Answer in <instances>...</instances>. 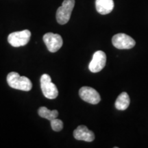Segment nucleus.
I'll use <instances>...</instances> for the list:
<instances>
[{
  "label": "nucleus",
  "mask_w": 148,
  "mask_h": 148,
  "mask_svg": "<svg viewBox=\"0 0 148 148\" xmlns=\"http://www.w3.org/2000/svg\"><path fill=\"white\" fill-rule=\"evenodd\" d=\"M7 82L11 88L23 91H29L32 89V83L25 76H20L16 72H10L6 77Z\"/></svg>",
  "instance_id": "1"
},
{
  "label": "nucleus",
  "mask_w": 148,
  "mask_h": 148,
  "mask_svg": "<svg viewBox=\"0 0 148 148\" xmlns=\"http://www.w3.org/2000/svg\"><path fill=\"white\" fill-rule=\"evenodd\" d=\"M75 5V0H64L62 5L56 11L57 22L60 25L66 24L69 21L72 10Z\"/></svg>",
  "instance_id": "2"
},
{
  "label": "nucleus",
  "mask_w": 148,
  "mask_h": 148,
  "mask_svg": "<svg viewBox=\"0 0 148 148\" xmlns=\"http://www.w3.org/2000/svg\"><path fill=\"white\" fill-rule=\"evenodd\" d=\"M40 88L44 96L49 99H56L58 95V90L55 84L51 82V77L48 74H43L40 77Z\"/></svg>",
  "instance_id": "3"
},
{
  "label": "nucleus",
  "mask_w": 148,
  "mask_h": 148,
  "mask_svg": "<svg viewBox=\"0 0 148 148\" xmlns=\"http://www.w3.org/2000/svg\"><path fill=\"white\" fill-rule=\"evenodd\" d=\"M31 37V32L28 29L14 32L8 35V41L12 47H18L27 45Z\"/></svg>",
  "instance_id": "4"
},
{
  "label": "nucleus",
  "mask_w": 148,
  "mask_h": 148,
  "mask_svg": "<svg viewBox=\"0 0 148 148\" xmlns=\"http://www.w3.org/2000/svg\"><path fill=\"white\" fill-rule=\"evenodd\" d=\"M112 42L114 47L119 49H131L136 44V42L132 37L123 33L114 35L112 38Z\"/></svg>",
  "instance_id": "5"
},
{
  "label": "nucleus",
  "mask_w": 148,
  "mask_h": 148,
  "mask_svg": "<svg viewBox=\"0 0 148 148\" xmlns=\"http://www.w3.org/2000/svg\"><path fill=\"white\" fill-rule=\"evenodd\" d=\"M43 41L47 46V49L51 53L56 52L62 47V38L60 35L53 33H47L43 36Z\"/></svg>",
  "instance_id": "6"
},
{
  "label": "nucleus",
  "mask_w": 148,
  "mask_h": 148,
  "mask_svg": "<svg viewBox=\"0 0 148 148\" xmlns=\"http://www.w3.org/2000/svg\"><path fill=\"white\" fill-rule=\"evenodd\" d=\"M106 62V55L102 51L95 52L90 62L88 64V69L92 73H97L103 69Z\"/></svg>",
  "instance_id": "7"
},
{
  "label": "nucleus",
  "mask_w": 148,
  "mask_h": 148,
  "mask_svg": "<svg viewBox=\"0 0 148 148\" xmlns=\"http://www.w3.org/2000/svg\"><path fill=\"white\" fill-rule=\"evenodd\" d=\"M79 95L84 101L91 104H97L101 100L99 92L89 86H83L79 90Z\"/></svg>",
  "instance_id": "8"
},
{
  "label": "nucleus",
  "mask_w": 148,
  "mask_h": 148,
  "mask_svg": "<svg viewBox=\"0 0 148 148\" xmlns=\"http://www.w3.org/2000/svg\"><path fill=\"white\" fill-rule=\"evenodd\" d=\"M73 136L76 140L92 142L95 139V134L85 125H79L73 132Z\"/></svg>",
  "instance_id": "9"
},
{
  "label": "nucleus",
  "mask_w": 148,
  "mask_h": 148,
  "mask_svg": "<svg viewBox=\"0 0 148 148\" xmlns=\"http://www.w3.org/2000/svg\"><path fill=\"white\" fill-rule=\"evenodd\" d=\"M95 7L99 14H109L114 8V1L113 0H96Z\"/></svg>",
  "instance_id": "10"
},
{
  "label": "nucleus",
  "mask_w": 148,
  "mask_h": 148,
  "mask_svg": "<svg viewBox=\"0 0 148 148\" xmlns=\"http://www.w3.org/2000/svg\"><path fill=\"white\" fill-rule=\"evenodd\" d=\"M130 103V99L128 94L125 92H123L116 99L114 105L117 110H125L128 108Z\"/></svg>",
  "instance_id": "11"
},
{
  "label": "nucleus",
  "mask_w": 148,
  "mask_h": 148,
  "mask_svg": "<svg viewBox=\"0 0 148 148\" xmlns=\"http://www.w3.org/2000/svg\"><path fill=\"white\" fill-rule=\"evenodd\" d=\"M38 113L40 116H41L42 118H45L46 119H48L49 121H51L52 119H56L58 116V110H50L45 106H42L39 108L38 110Z\"/></svg>",
  "instance_id": "12"
},
{
  "label": "nucleus",
  "mask_w": 148,
  "mask_h": 148,
  "mask_svg": "<svg viewBox=\"0 0 148 148\" xmlns=\"http://www.w3.org/2000/svg\"><path fill=\"white\" fill-rule=\"evenodd\" d=\"M51 122V127L53 131L56 132H59L61 131L63 128V122L58 119H53L50 121Z\"/></svg>",
  "instance_id": "13"
}]
</instances>
